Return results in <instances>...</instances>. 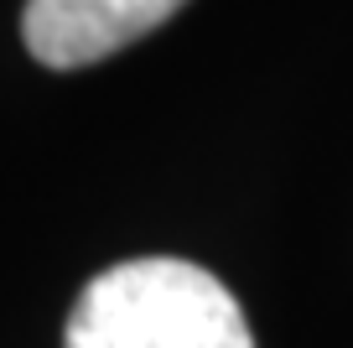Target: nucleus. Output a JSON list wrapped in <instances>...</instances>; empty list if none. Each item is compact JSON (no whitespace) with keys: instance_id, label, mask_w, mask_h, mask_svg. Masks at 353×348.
<instances>
[{"instance_id":"nucleus-1","label":"nucleus","mask_w":353,"mask_h":348,"mask_svg":"<svg viewBox=\"0 0 353 348\" xmlns=\"http://www.w3.org/2000/svg\"><path fill=\"white\" fill-rule=\"evenodd\" d=\"M63 348H254V333L219 276L151 255L110 265L83 286Z\"/></svg>"},{"instance_id":"nucleus-2","label":"nucleus","mask_w":353,"mask_h":348,"mask_svg":"<svg viewBox=\"0 0 353 348\" xmlns=\"http://www.w3.org/2000/svg\"><path fill=\"white\" fill-rule=\"evenodd\" d=\"M188 0H26L21 37L42 68H88L141 42Z\"/></svg>"}]
</instances>
